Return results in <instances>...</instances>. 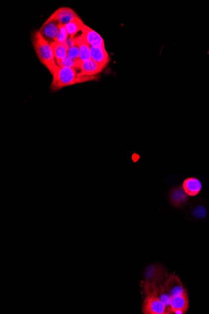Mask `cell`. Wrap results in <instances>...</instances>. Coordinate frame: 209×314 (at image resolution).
Wrapping results in <instances>:
<instances>
[{"instance_id": "cell-19", "label": "cell", "mask_w": 209, "mask_h": 314, "mask_svg": "<svg viewBox=\"0 0 209 314\" xmlns=\"http://www.w3.org/2000/svg\"><path fill=\"white\" fill-rule=\"evenodd\" d=\"M69 37L68 32H67L66 25H60L59 24V32L58 33L56 39L54 42L61 43V44H66L67 39Z\"/></svg>"}, {"instance_id": "cell-8", "label": "cell", "mask_w": 209, "mask_h": 314, "mask_svg": "<svg viewBox=\"0 0 209 314\" xmlns=\"http://www.w3.org/2000/svg\"><path fill=\"white\" fill-rule=\"evenodd\" d=\"M165 268L159 265L150 266L145 272L146 282L158 285L165 277Z\"/></svg>"}, {"instance_id": "cell-10", "label": "cell", "mask_w": 209, "mask_h": 314, "mask_svg": "<svg viewBox=\"0 0 209 314\" xmlns=\"http://www.w3.org/2000/svg\"><path fill=\"white\" fill-rule=\"evenodd\" d=\"M182 186L187 195L191 197L198 195L203 189L201 181L194 177H187L184 181Z\"/></svg>"}, {"instance_id": "cell-7", "label": "cell", "mask_w": 209, "mask_h": 314, "mask_svg": "<svg viewBox=\"0 0 209 314\" xmlns=\"http://www.w3.org/2000/svg\"><path fill=\"white\" fill-rule=\"evenodd\" d=\"M170 296L174 297L183 294L187 290L184 288L181 280L175 274L170 275L163 284Z\"/></svg>"}, {"instance_id": "cell-4", "label": "cell", "mask_w": 209, "mask_h": 314, "mask_svg": "<svg viewBox=\"0 0 209 314\" xmlns=\"http://www.w3.org/2000/svg\"><path fill=\"white\" fill-rule=\"evenodd\" d=\"M78 16L71 8L62 7L55 11L45 21H57L60 25H66Z\"/></svg>"}, {"instance_id": "cell-15", "label": "cell", "mask_w": 209, "mask_h": 314, "mask_svg": "<svg viewBox=\"0 0 209 314\" xmlns=\"http://www.w3.org/2000/svg\"><path fill=\"white\" fill-rule=\"evenodd\" d=\"M56 62L62 61L68 56V47L66 44L57 42H50Z\"/></svg>"}, {"instance_id": "cell-20", "label": "cell", "mask_w": 209, "mask_h": 314, "mask_svg": "<svg viewBox=\"0 0 209 314\" xmlns=\"http://www.w3.org/2000/svg\"><path fill=\"white\" fill-rule=\"evenodd\" d=\"M68 56L73 59H78L80 57V50L78 46L74 45V47L68 50Z\"/></svg>"}, {"instance_id": "cell-17", "label": "cell", "mask_w": 209, "mask_h": 314, "mask_svg": "<svg viewBox=\"0 0 209 314\" xmlns=\"http://www.w3.org/2000/svg\"><path fill=\"white\" fill-rule=\"evenodd\" d=\"M191 214L194 219L203 220L208 216V210L206 206L198 204L192 207Z\"/></svg>"}, {"instance_id": "cell-2", "label": "cell", "mask_w": 209, "mask_h": 314, "mask_svg": "<svg viewBox=\"0 0 209 314\" xmlns=\"http://www.w3.org/2000/svg\"><path fill=\"white\" fill-rule=\"evenodd\" d=\"M76 83H78V78L75 69L58 66L53 74L51 90L52 92H56Z\"/></svg>"}, {"instance_id": "cell-9", "label": "cell", "mask_w": 209, "mask_h": 314, "mask_svg": "<svg viewBox=\"0 0 209 314\" xmlns=\"http://www.w3.org/2000/svg\"><path fill=\"white\" fill-rule=\"evenodd\" d=\"M81 31L82 32L81 35L85 38L86 42L91 47H105L104 40L103 39L102 36L98 34L95 30L85 25Z\"/></svg>"}, {"instance_id": "cell-12", "label": "cell", "mask_w": 209, "mask_h": 314, "mask_svg": "<svg viewBox=\"0 0 209 314\" xmlns=\"http://www.w3.org/2000/svg\"><path fill=\"white\" fill-rule=\"evenodd\" d=\"M90 50L91 59L105 68L110 61L109 53L105 47L90 46Z\"/></svg>"}, {"instance_id": "cell-1", "label": "cell", "mask_w": 209, "mask_h": 314, "mask_svg": "<svg viewBox=\"0 0 209 314\" xmlns=\"http://www.w3.org/2000/svg\"><path fill=\"white\" fill-rule=\"evenodd\" d=\"M32 44L41 63L46 67L53 76L58 66L50 43L45 39L38 30L33 33Z\"/></svg>"}, {"instance_id": "cell-5", "label": "cell", "mask_w": 209, "mask_h": 314, "mask_svg": "<svg viewBox=\"0 0 209 314\" xmlns=\"http://www.w3.org/2000/svg\"><path fill=\"white\" fill-rule=\"evenodd\" d=\"M189 308V296L187 291L183 294L171 297L170 309L172 313L183 314L188 311Z\"/></svg>"}, {"instance_id": "cell-13", "label": "cell", "mask_w": 209, "mask_h": 314, "mask_svg": "<svg viewBox=\"0 0 209 314\" xmlns=\"http://www.w3.org/2000/svg\"><path fill=\"white\" fill-rule=\"evenodd\" d=\"M39 32L49 42V40H53L54 42L59 32V23L57 21H45Z\"/></svg>"}, {"instance_id": "cell-6", "label": "cell", "mask_w": 209, "mask_h": 314, "mask_svg": "<svg viewBox=\"0 0 209 314\" xmlns=\"http://www.w3.org/2000/svg\"><path fill=\"white\" fill-rule=\"evenodd\" d=\"M189 200V196L185 192L182 186L174 187L169 193V200L175 208L184 207Z\"/></svg>"}, {"instance_id": "cell-14", "label": "cell", "mask_w": 209, "mask_h": 314, "mask_svg": "<svg viewBox=\"0 0 209 314\" xmlns=\"http://www.w3.org/2000/svg\"><path fill=\"white\" fill-rule=\"evenodd\" d=\"M74 42L80 50V59L81 61H86L91 59L90 45L86 42L82 35L74 37Z\"/></svg>"}, {"instance_id": "cell-16", "label": "cell", "mask_w": 209, "mask_h": 314, "mask_svg": "<svg viewBox=\"0 0 209 314\" xmlns=\"http://www.w3.org/2000/svg\"><path fill=\"white\" fill-rule=\"evenodd\" d=\"M85 25L80 17H76L71 21L69 24L66 25L67 32L70 36L74 37L79 31L82 29L83 26Z\"/></svg>"}, {"instance_id": "cell-18", "label": "cell", "mask_w": 209, "mask_h": 314, "mask_svg": "<svg viewBox=\"0 0 209 314\" xmlns=\"http://www.w3.org/2000/svg\"><path fill=\"white\" fill-rule=\"evenodd\" d=\"M82 62L80 58L73 59L67 56L66 59L62 60V61L57 62V64L60 67H69V68L72 69H80Z\"/></svg>"}, {"instance_id": "cell-3", "label": "cell", "mask_w": 209, "mask_h": 314, "mask_svg": "<svg viewBox=\"0 0 209 314\" xmlns=\"http://www.w3.org/2000/svg\"><path fill=\"white\" fill-rule=\"evenodd\" d=\"M144 292L146 298L143 302L142 312L144 314H170L172 311L158 299L148 285L144 282Z\"/></svg>"}, {"instance_id": "cell-11", "label": "cell", "mask_w": 209, "mask_h": 314, "mask_svg": "<svg viewBox=\"0 0 209 314\" xmlns=\"http://www.w3.org/2000/svg\"><path fill=\"white\" fill-rule=\"evenodd\" d=\"M105 67L100 66L92 59L83 61L80 66V73L79 76H96L102 73Z\"/></svg>"}]
</instances>
